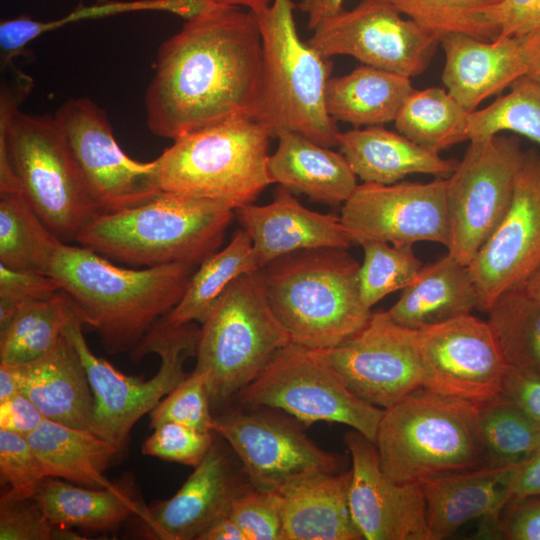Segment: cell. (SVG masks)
I'll use <instances>...</instances> for the list:
<instances>
[{"mask_svg": "<svg viewBox=\"0 0 540 540\" xmlns=\"http://www.w3.org/2000/svg\"><path fill=\"white\" fill-rule=\"evenodd\" d=\"M479 408L419 388L385 409L375 445L387 477L427 480L485 465Z\"/></svg>", "mask_w": 540, "mask_h": 540, "instance_id": "obj_6", "label": "cell"}, {"mask_svg": "<svg viewBox=\"0 0 540 540\" xmlns=\"http://www.w3.org/2000/svg\"><path fill=\"white\" fill-rule=\"evenodd\" d=\"M216 4L212 0H105L91 5H80L65 16L52 20L42 21L27 15L2 20L1 67L6 69L12 65L13 58L20 55L32 40L71 23L140 11L168 12L187 21L208 11Z\"/></svg>", "mask_w": 540, "mask_h": 540, "instance_id": "obj_33", "label": "cell"}, {"mask_svg": "<svg viewBox=\"0 0 540 540\" xmlns=\"http://www.w3.org/2000/svg\"><path fill=\"white\" fill-rule=\"evenodd\" d=\"M445 63L446 90L469 112L487 98L527 75L523 46L518 37L485 41L452 33L440 39Z\"/></svg>", "mask_w": 540, "mask_h": 540, "instance_id": "obj_22", "label": "cell"}, {"mask_svg": "<svg viewBox=\"0 0 540 540\" xmlns=\"http://www.w3.org/2000/svg\"><path fill=\"white\" fill-rule=\"evenodd\" d=\"M236 396L243 404L283 410L308 425H347L372 442L385 411L354 395L321 350L293 343Z\"/></svg>", "mask_w": 540, "mask_h": 540, "instance_id": "obj_11", "label": "cell"}, {"mask_svg": "<svg viewBox=\"0 0 540 540\" xmlns=\"http://www.w3.org/2000/svg\"><path fill=\"white\" fill-rule=\"evenodd\" d=\"M361 246L364 259L359 269V288L369 309L387 295L409 286L423 268L412 246L380 241H368Z\"/></svg>", "mask_w": 540, "mask_h": 540, "instance_id": "obj_42", "label": "cell"}, {"mask_svg": "<svg viewBox=\"0 0 540 540\" xmlns=\"http://www.w3.org/2000/svg\"><path fill=\"white\" fill-rule=\"evenodd\" d=\"M35 498L55 526L108 530L145 509L120 488H91L46 477Z\"/></svg>", "mask_w": 540, "mask_h": 540, "instance_id": "obj_32", "label": "cell"}, {"mask_svg": "<svg viewBox=\"0 0 540 540\" xmlns=\"http://www.w3.org/2000/svg\"><path fill=\"white\" fill-rule=\"evenodd\" d=\"M276 137L278 146L267 164L272 183L328 205L348 200L358 185L357 176L340 152L292 131Z\"/></svg>", "mask_w": 540, "mask_h": 540, "instance_id": "obj_28", "label": "cell"}, {"mask_svg": "<svg viewBox=\"0 0 540 540\" xmlns=\"http://www.w3.org/2000/svg\"><path fill=\"white\" fill-rule=\"evenodd\" d=\"M272 135L260 122L239 116L173 141L154 161L159 191L217 200L234 210L251 204L272 181Z\"/></svg>", "mask_w": 540, "mask_h": 540, "instance_id": "obj_8", "label": "cell"}, {"mask_svg": "<svg viewBox=\"0 0 540 540\" xmlns=\"http://www.w3.org/2000/svg\"><path fill=\"white\" fill-rule=\"evenodd\" d=\"M321 352L354 395L379 408L423 387L418 330L396 323L386 311L372 313L359 332Z\"/></svg>", "mask_w": 540, "mask_h": 540, "instance_id": "obj_16", "label": "cell"}, {"mask_svg": "<svg viewBox=\"0 0 540 540\" xmlns=\"http://www.w3.org/2000/svg\"><path fill=\"white\" fill-rule=\"evenodd\" d=\"M417 330L423 388L478 408L501 398L507 364L487 321L470 313Z\"/></svg>", "mask_w": 540, "mask_h": 540, "instance_id": "obj_15", "label": "cell"}, {"mask_svg": "<svg viewBox=\"0 0 540 540\" xmlns=\"http://www.w3.org/2000/svg\"><path fill=\"white\" fill-rule=\"evenodd\" d=\"M501 397L540 424V375L507 366Z\"/></svg>", "mask_w": 540, "mask_h": 540, "instance_id": "obj_51", "label": "cell"}, {"mask_svg": "<svg viewBox=\"0 0 540 540\" xmlns=\"http://www.w3.org/2000/svg\"><path fill=\"white\" fill-rule=\"evenodd\" d=\"M195 265L124 268L92 249L60 242L46 275L72 299L110 354L131 352L181 300Z\"/></svg>", "mask_w": 540, "mask_h": 540, "instance_id": "obj_2", "label": "cell"}, {"mask_svg": "<svg viewBox=\"0 0 540 540\" xmlns=\"http://www.w3.org/2000/svg\"><path fill=\"white\" fill-rule=\"evenodd\" d=\"M540 496V449L513 467L510 500Z\"/></svg>", "mask_w": 540, "mask_h": 540, "instance_id": "obj_53", "label": "cell"}, {"mask_svg": "<svg viewBox=\"0 0 540 540\" xmlns=\"http://www.w3.org/2000/svg\"><path fill=\"white\" fill-rule=\"evenodd\" d=\"M413 91L410 78L371 66L330 77L325 105L334 121L355 127L394 122L405 99Z\"/></svg>", "mask_w": 540, "mask_h": 540, "instance_id": "obj_31", "label": "cell"}, {"mask_svg": "<svg viewBox=\"0 0 540 540\" xmlns=\"http://www.w3.org/2000/svg\"><path fill=\"white\" fill-rule=\"evenodd\" d=\"M44 468L26 437L0 429V478L9 494L34 496L46 478Z\"/></svg>", "mask_w": 540, "mask_h": 540, "instance_id": "obj_47", "label": "cell"}, {"mask_svg": "<svg viewBox=\"0 0 540 540\" xmlns=\"http://www.w3.org/2000/svg\"><path fill=\"white\" fill-rule=\"evenodd\" d=\"M83 539L71 528L55 526L35 496L8 492L0 501V540Z\"/></svg>", "mask_w": 540, "mask_h": 540, "instance_id": "obj_43", "label": "cell"}, {"mask_svg": "<svg viewBox=\"0 0 540 540\" xmlns=\"http://www.w3.org/2000/svg\"><path fill=\"white\" fill-rule=\"evenodd\" d=\"M213 432L176 422L156 428L142 445V453L196 467L213 446Z\"/></svg>", "mask_w": 540, "mask_h": 540, "instance_id": "obj_46", "label": "cell"}, {"mask_svg": "<svg viewBox=\"0 0 540 540\" xmlns=\"http://www.w3.org/2000/svg\"><path fill=\"white\" fill-rule=\"evenodd\" d=\"M344 0H299L296 7L307 16L310 31L323 20L342 11Z\"/></svg>", "mask_w": 540, "mask_h": 540, "instance_id": "obj_54", "label": "cell"}, {"mask_svg": "<svg viewBox=\"0 0 540 540\" xmlns=\"http://www.w3.org/2000/svg\"><path fill=\"white\" fill-rule=\"evenodd\" d=\"M346 250H299L258 270L271 309L291 343L329 349L367 324L372 313L360 294V264Z\"/></svg>", "mask_w": 540, "mask_h": 540, "instance_id": "obj_4", "label": "cell"}, {"mask_svg": "<svg viewBox=\"0 0 540 540\" xmlns=\"http://www.w3.org/2000/svg\"><path fill=\"white\" fill-rule=\"evenodd\" d=\"M45 419L37 405L23 393L0 402V429L27 437Z\"/></svg>", "mask_w": 540, "mask_h": 540, "instance_id": "obj_52", "label": "cell"}, {"mask_svg": "<svg viewBox=\"0 0 540 540\" xmlns=\"http://www.w3.org/2000/svg\"><path fill=\"white\" fill-rule=\"evenodd\" d=\"M418 26L440 39L463 33L493 41L499 31L488 19L496 0H383Z\"/></svg>", "mask_w": 540, "mask_h": 540, "instance_id": "obj_40", "label": "cell"}, {"mask_svg": "<svg viewBox=\"0 0 540 540\" xmlns=\"http://www.w3.org/2000/svg\"><path fill=\"white\" fill-rule=\"evenodd\" d=\"M235 216L252 240L259 269L295 251L356 244L340 217L304 207L282 186L270 203L245 205Z\"/></svg>", "mask_w": 540, "mask_h": 540, "instance_id": "obj_21", "label": "cell"}, {"mask_svg": "<svg viewBox=\"0 0 540 540\" xmlns=\"http://www.w3.org/2000/svg\"><path fill=\"white\" fill-rule=\"evenodd\" d=\"M60 242L18 183L0 186V264L46 274Z\"/></svg>", "mask_w": 540, "mask_h": 540, "instance_id": "obj_36", "label": "cell"}, {"mask_svg": "<svg viewBox=\"0 0 540 540\" xmlns=\"http://www.w3.org/2000/svg\"><path fill=\"white\" fill-rule=\"evenodd\" d=\"M521 289L530 298L540 303V262Z\"/></svg>", "mask_w": 540, "mask_h": 540, "instance_id": "obj_59", "label": "cell"}, {"mask_svg": "<svg viewBox=\"0 0 540 540\" xmlns=\"http://www.w3.org/2000/svg\"><path fill=\"white\" fill-rule=\"evenodd\" d=\"M540 262V154L525 152L511 205L468 264L478 308L487 312L505 292L522 288Z\"/></svg>", "mask_w": 540, "mask_h": 540, "instance_id": "obj_18", "label": "cell"}, {"mask_svg": "<svg viewBox=\"0 0 540 540\" xmlns=\"http://www.w3.org/2000/svg\"><path fill=\"white\" fill-rule=\"evenodd\" d=\"M20 393L15 365L0 364V402Z\"/></svg>", "mask_w": 540, "mask_h": 540, "instance_id": "obj_57", "label": "cell"}, {"mask_svg": "<svg viewBox=\"0 0 540 540\" xmlns=\"http://www.w3.org/2000/svg\"><path fill=\"white\" fill-rule=\"evenodd\" d=\"M258 270L252 240L242 228L224 248L198 266L181 300L166 314L167 320L174 325L202 324L236 278Z\"/></svg>", "mask_w": 540, "mask_h": 540, "instance_id": "obj_35", "label": "cell"}, {"mask_svg": "<svg viewBox=\"0 0 540 540\" xmlns=\"http://www.w3.org/2000/svg\"><path fill=\"white\" fill-rule=\"evenodd\" d=\"M210 430L230 444L257 489L278 490L299 477L338 468L333 454L295 426L266 415L231 412L213 418Z\"/></svg>", "mask_w": 540, "mask_h": 540, "instance_id": "obj_19", "label": "cell"}, {"mask_svg": "<svg viewBox=\"0 0 540 540\" xmlns=\"http://www.w3.org/2000/svg\"><path fill=\"white\" fill-rule=\"evenodd\" d=\"M470 113L443 88L413 89L394 123L400 134L427 150L441 153L470 140Z\"/></svg>", "mask_w": 540, "mask_h": 540, "instance_id": "obj_37", "label": "cell"}, {"mask_svg": "<svg viewBox=\"0 0 540 540\" xmlns=\"http://www.w3.org/2000/svg\"><path fill=\"white\" fill-rule=\"evenodd\" d=\"M344 441L352 459L349 506L363 539L430 540L422 485L387 477L375 443L358 431Z\"/></svg>", "mask_w": 540, "mask_h": 540, "instance_id": "obj_20", "label": "cell"}, {"mask_svg": "<svg viewBox=\"0 0 540 540\" xmlns=\"http://www.w3.org/2000/svg\"><path fill=\"white\" fill-rule=\"evenodd\" d=\"M83 325L78 315L65 333L80 355L93 393L91 432L122 449L136 422L188 375L184 363L188 357L196 356L200 328L194 322L174 325L166 315L160 318L130 352L134 361L150 353L159 355L157 373L145 381L118 371L96 356L84 337Z\"/></svg>", "mask_w": 540, "mask_h": 540, "instance_id": "obj_9", "label": "cell"}, {"mask_svg": "<svg viewBox=\"0 0 540 540\" xmlns=\"http://www.w3.org/2000/svg\"><path fill=\"white\" fill-rule=\"evenodd\" d=\"M194 372L210 402H227L291 344L268 302L258 271L236 278L201 324Z\"/></svg>", "mask_w": 540, "mask_h": 540, "instance_id": "obj_10", "label": "cell"}, {"mask_svg": "<svg viewBox=\"0 0 540 540\" xmlns=\"http://www.w3.org/2000/svg\"><path fill=\"white\" fill-rule=\"evenodd\" d=\"M509 88L487 107L470 113V140L509 131L540 145V84L523 76Z\"/></svg>", "mask_w": 540, "mask_h": 540, "instance_id": "obj_41", "label": "cell"}, {"mask_svg": "<svg viewBox=\"0 0 540 540\" xmlns=\"http://www.w3.org/2000/svg\"><path fill=\"white\" fill-rule=\"evenodd\" d=\"M488 19L499 31L497 38L524 37L540 30V0H496Z\"/></svg>", "mask_w": 540, "mask_h": 540, "instance_id": "obj_49", "label": "cell"}, {"mask_svg": "<svg viewBox=\"0 0 540 540\" xmlns=\"http://www.w3.org/2000/svg\"><path fill=\"white\" fill-rule=\"evenodd\" d=\"M53 116L103 214L139 205L160 192L154 161L129 157L117 143L106 112L93 100L69 99Z\"/></svg>", "mask_w": 540, "mask_h": 540, "instance_id": "obj_14", "label": "cell"}, {"mask_svg": "<svg viewBox=\"0 0 540 540\" xmlns=\"http://www.w3.org/2000/svg\"><path fill=\"white\" fill-rule=\"evenodd\" d=\"M351 470L299 477L277 491L283 540L363 539L349 506Z\"/></svg>", "mask_w": 540, "mask_h": 540, "instance_id": "obj_25", "label": "cell"}, {"mask_svg": "<svg viewBox=\"0 0 540 540\" xmlns=\"http://www.w3.org/2000/svg\"><path fill=\"white\" fill-rule=\"evenodd\" d=\"M475 308L478 295L468 265L447 253L423 267L386 312L396 323L420 329L470 314Z\"/></svg>", "mask_w": 540, "mask_h": 540, "instance_id": "obj_29", "label": "cell"}, {"mask_svg": "<svg viewBox=\"0 0 540 540\" xmlns=\"http://www.w3.org/2000/svg\"><path fill=\"white\" fill-rule=\"evenodd\" d=\"M210 397L202 376L192 371L150 412V428L176 422L211 431Z\"/></svg>", "mask_w": 540, "mask_h": 540, "instance_id": "obj_44", "label": "cell"}, {"mask_svg": "<svg viewBox=\"0 0 540 540\" xmlns=\"http://www.w3.org/2000/svg\"><path fill=\"white\" fill-rule=\"evenodd\" d=\"M61 290L59 283L46 274L0 264V328L9 322L20 305L47 299Z\"/></svg>", "mask_w": 540, "mask_h": 540, "instance_id": "obj_48", "label": "cell"}, {"mask_svg": "<svg viewBox=\"0 0 540 540\" xmlns=\"http://www.w3.org/2000/svg\"><path fill=\"white\" fill-rule=\"evenodd\" d=\"M527 64V75L540 84V30L519 37Z\"/></svg>", "mask_w": 540, "mask_h": 540, "instance_id": "obj_56", "label": "cell"}, {"mask_svg": "<svg viewBox=\"0 0 540 540\" xmlns=\"http://www.w3.org/2000/svg\"><path fill=\"white\" fill-rule=\"evenodd\" d=\"M340 219L356 244L412 246L427 241L447 248L446 178L389 185L363 182L342 205Z\"/></svg>", "mask_w": 540, "mask_h": 540, "instance_id": "obj_17", "label": "cell"}, {"mask_svg": "<svg viewBox=\"0 0 540 540\" xmlns=\"http://www.w3.org/2000/svg\"><path fill=\"white\" fill-rule=\"evenodd\" d=\"M32 79L17 69L1 85L0 162L8 165L21 190L49 230L64 243L103 214L54 116L20 110Z\"/></svg>", "mask_w": 540, "mask_h": 540, "instance_id": "obj_3", "label": "cell"}, {"mask_svg": "<svg viewBox=\"0 0 540 540\" xmlns=\"http://www.w3.org/2000/svg\"><path fill=\"white\" fill-rule=\"evenodd\" d=\"M338 147L354 174L365 183L389 185L411 174L445 178L459 163L382 126L339 132Z\"/></svg>", "mask_w": 540, "mask_h": 540, "instance_id": "obj_27", "label": "cell"}, {"mask_svg": "<svg viewBox=\"0 0 540 540\" xmlns=\"http://www.w3.org/2000/svg\"><path fill=\"white\" fill-rule=\"evenodd\" d=\"M216 3L246 8L257 16L262 14L271 4L272 0H212Z\"/></svg>", "mask_w": 540, "mask_h": 540, "instance_id": "obj_58", "label": "cell"}, {"mask_svg": "<svg viewBox=\"0 0 540 540\" xmlns=\"http://www.w3.org/2000/svg\"><path fill=\"white\" fill-rule=\"evenodd\" d=\"M15 366L20 393L31 399L46 419L91 431L93 393L80 355L65 331L47 354Z\"/></svg>", "mask_w": 540, "mask_h": 540, "instance_id": "obj_26", "label": "cell"}, {"mask_svg": "<svg viewBox=\"0 0 540 540\" xmlns=\"http://www.w3.org/2000/svg\"><path fill=\"white\" fill-rule=\"evenodd\" d=\"M487 313L507 366L540 375V303L517 288L502 294Z\"/></svg>", "mask_w": 540, "mask_h": 540, "instance_id": "obj_38", "label": "cell"}, {"mask_svg": "<svg viewBox=\"0 0 540 540\" xmlns=\"http://www.w3.org/2000/svg\"><path fill=\"white\" fill-rule=\"evenodd\" d=\"M292 0H272L257 16L262 37L261 90L253 119L276 137L282 131L338 146L339 129L326 110L332 62L298 35Z\"/></svg>", "mask_w": 540, "mask_h": 540, "instance_id": "obj_7", "label": "cell"}, {"mask_svg": "<svg viewBox=\"0 0 540 540\" xmlns=\"http://www.w3.org/2000/svg\"><path fill=\"white\" fill-rule=\"evenodd\" d=\"M240 490L226 458L214 445L170 499L140 516L162 540H192L221 517Z\"/></svg>", "mask_w": 540, "mask_h": 540, "instance_id": "obj_24", "label": "cell"}, {"mask_svg": "<svg viewBox=\"0 0 540 540\" xmlns=\"http://www.w3.org/2000/svg\"><path fill=\"white\" fill-rule=\"evenodd\" d=\"M513 467L484 465L421 483L430 540L445 539L475 519L483 520V529L494 536L501 512L510 501Z\"/></svg>", "mask_w": 540, "mask_h": 540, "instance_id": "obj_23", "label": "cell"}, {"mask_svg": "<svg viewBox=\"0 0 540 540\" xmlns=\"http://www.w3.org/2000/svg\"><path fill=\"white\" fill-rule=\"evenodd\" d=\"M227 515L234 520L248 540H283L281 497L277 490L240 489Z\"/></svg>", "mask_w": 540, "mask_h": 540, "instance_id": "obj_45", "label": "cell"}, {"mask_svg": "<svg viewBox=\"0 0 540 540\" xmlns=\"http://www.w3.org/2000/svg\"><path fill=\"white\" fill-rule=\"evenodd\" d=\"M197 540H248L246 534L240 526L232 520L228 515H225L215 521L204 532H202Z\"/></svg>", "mask_w": 540, "mask_h": 540, "instance_id": "obj_55", "label": "cell"}, {"mask_svg": "<svg viewBox=\"0 0 540 540\" xmlns=\"http://www.w3.org/2000/svg\"><path fill=\"white\" fill-rule=\"evenodd\" d=\"M494 536L508 540H540V496L510 500L501 512Z\"/></svg>", "mask_w": 540, "mask_h": 540, "instance_id": "obj_50", "label": "cell"}, {"mask_svg": "<svg viewBox=\"0 0 540 540\" xmlns=\"http://www.w3.org/2000/svg\"><path fill=\"white\" fill-rule=\"evenodd\" d=\"M312 32L308 44L326 58L348 55L408 78L427 69L440 43L383 0H362L323 20Z\"/></svg>", "mask_w": 540, "mask_h": 540, "instance_id": "obj_13", "label": "cell"}, {"mask_svg": "<svg viewBox=\"0 0 540 540\" xmlns=\"http://www.w3.org/2000/svg\"><path fill=\"white\" fill-rule=\"evenodd\" d=\"M26 438L47 477L91 488L116 487L104 475L121 450L116 444L49 419Z\"/></svg>", "mask_w": 540, "mask_h": 540, "instance_id": "obj_30", "label": "cell"}, {"mask_svg": "<svg viewBox=\"0 0 540 540\" xmlns=\"http://www.w3.org/2000/svg\"><path fill=\"white\" fill-rule=\"evenodd\" d=\"M262 62L257 15L217 3L158 49L145 94L147 127L174 141L234 117L253 118Z\"/></svg>", "mask_w": 540, "mask_h": 540, "instance_id": "obj_1", "label": "cell"}, {"mask_svg": "<svg viewBox=\"0 0 540 540\" xmlns=\"http://www.w3.org/2000/svg\"><path fill=\"white\" fill-rule=\"evenodd\" d=\"M525 151L515 137L470 140L446 178L448 253L468 265L507 213Z\"/></svg>", "mask_w": 540, "mask_h": 540, "instance_id": "obj_12", "label": "cell"}, {"mask_svg": "<svg viewBox=\"0 0 540 540\" xmlns=\"http://www.w3.org/2000/svg\"><path fill=\"white\" fill-rule=\"evenodd\" d=\"M479 413L485 465L515 466L540 449V424L510 401L501 397Z\"/></svg>", "mask_w": 540, "mask_h": 540, "instance_id": "obj_39", "label": "cell"}, {"mask_svg": "<svg viewBox=\"0 0 540 540\" xmlns=\"http://www.w3.org/2000/svg\"><path fill=\"white\" fill-rule=\"evenodd\" d=\"M234 217L224 202L160 191L139 205L101 214L77 244L133 267L199 266L220 249Z\"/></svg>", "mask_w": 540, "mask_h": 540, "instance_id": "obj_5", "label": "cell"}, {"mask_svg": "<svg viewBox=\"0 0 540 540\" xmlns=\"http://www.w3.org/2000/svg\"><path fill=\"white\" fill-rule=\"evenodd\" d=\"M78 315L64 290L47 299L20 305L9 322L0 328V364L21 365L44 356Z\"/></svg>", "mask_w": 540, "mask_h": 540, "instance_id": "obj_34", "label": "cell"}]
</instances>
